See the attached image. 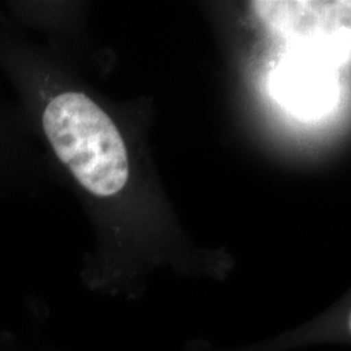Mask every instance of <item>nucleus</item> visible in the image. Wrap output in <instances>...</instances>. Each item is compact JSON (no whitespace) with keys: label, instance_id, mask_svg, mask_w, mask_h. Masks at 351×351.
Wrapping results in <instances>:
<instances>
[{"label":"nucleus","instance_id":"nucleus-1","mask_svg":"<svg viewBox=\"0 0 351 351\" xmlns=\"http://www.w3.org/2000/svg\"><path fill=\"white\" fill-rule=\"evenodd\" d=\"M43 129L75 180L97 197L121 191L129 178L125 142L111 117L82 93L68 91L47 104Z\"/></svg>","mask_w":351,"mask_h":351},{"label":"nucleus","instance_id":"nucleus-2","mask_svg":"<svg viewBox=\"0 0 351 351\" xmlns=\"http://www.w3.org/2000/svg\"><path fill=\"white\" fill-rule=\"evenodd\" d=\"M351 316L349 304L329 310L303 326L280 333L276 337L255 342L243 348L215 351H289L314 345H349Z\"/></svg>","mask_w":351,"mask_h":351},{"label":"nucleus","instance_id":"nucleus-3","mask_svg":"<svg viewBox=\"0 0 351 351\" xmlns=\"http://www.w3.org/2000/svg\"><path fill=\"white\" fill-rule=\"evenodd\" d=\"M185 351H215V345L204 339H191L186 343Z\"/></svg>","mask_w":351,"mask_h":351}]
</instances>
